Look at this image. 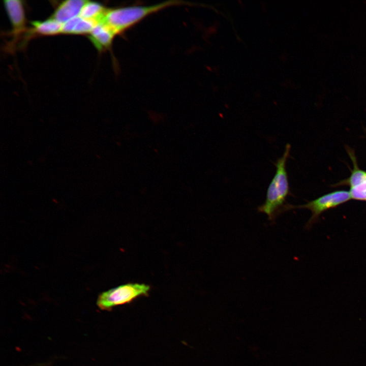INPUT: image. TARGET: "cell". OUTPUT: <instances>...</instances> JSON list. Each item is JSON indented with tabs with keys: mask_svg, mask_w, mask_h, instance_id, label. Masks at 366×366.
<instances>
[{
	"mask_svg": "<svg viewBox=\"0 0 366 366\" xmlns=\"http://www.w3.org/2000/svg\"><path fill=\"white\" fill-rule=\"evenodd\" d=\"M290 150L291 145L287 143L282 156L275 163L276 171L267 188L265 201L257 207L258 211L266 214L272 223L286 204V198L290 194L286 162Z\"/></svg>",
	"mask_w": 366,
	"mask_h": 366,
	"instance_id": "obj_1",
	"label": "cell"
},
{
	"mask_svg": "<svg viewBox=\"0 0 366 366\" xmlns=\"http://www.w3.org/2000/svg\"><path fill=\"white\" fill-rule=\"evenodd\" d=\"M184 3L187 2L171 0L150 6H133L107 9L101 21L107 24L117 35L152 13L170 6L184 4Z\"/></svg>",
	"mask_w": 366,
	"mask_h": 366,
	"instance_id": "obj_2",
	"label": "cell"
},
{
	"mask_svg": "<svg viewBox=\"0 0 366 366\" xmlns=\"http://www.w3.org/2000/svg\"><path fill=\"white\" fill-rule=\"evenodd\" d=\"M150 286L145 284L128 283L101 293L97 304L103 310H110L113 307L131 302L141 296H146Z\"/></svg>",
	"mask_w": 366,
	"mask_h": 366,
	"instance_id": "obj_3",
	"label": "cell"
},
{
	"mask_svg": "<svg viewBox=\"0 0 366 366\" xmlns=\"http://www.w3.org/2000/svg\"><path fill=\"white\" fill-rule=\"evenodd\" d=\"M350 199H351L348 191H336L324 195L302 205H293L286 203L281 209L280 214L295 208H306L310 210L312 212V216L306 225V228H309L324 211L336 207Z\"/></svg>",
	"mask_w": 366,
	"mask_h": 366,
	"instance_id": "obj_4",
	"label": "cell"
},
{
	"mask_svg": "<svg viewBox=\"0 0 366 366\" xmlns=\"http://www.w3.org/2000/svg\"><path fill=\"white\" fill-rule=\"evenodd\" d=\"M4 6L9 16L11 25L12 31L8 33L12 36L11 42V48H14L20 37L25 35L28 28L26 27V17L23 4L19 0H7L4 2Z\"/></svg>",
	"mask_w": 366,
	"mask_h": 366,
	"instance_id": "obj_5",
	"label": "cell"
},
{
	"mask_svg": "<svg viewBox=\"0 0 366 366\" xmlns=\"http://www.w3.org/2000/svg\"><path fill=\"white\" fill-rule=\"evenodd\" d=\"M353 165L349 177L345 184L350 187L349 191L351 199L366 202V171L360 169L352 150H347Z\"/></svg>",
	"mask_w": 366,
	"mask_h": 366,
	"instance_id": "obj_6",
	"label": "cell"
},
{
	"mask_svg": "<svg viewBox=\"0 0 366 366\" xmlns=\"http://www.w3.org/2000/svg\"><path fill=\"white\" fill-rule=\"evenodd\" d=\"M115 35L107 24L99 21L89 34V39L98 51H103L110 48Z\"/></svg>",
	"mask_w": 366,
	"mask_h": 366,
	"instance_id": "obj_7",
	"label": "cell"
},
{
	"mask_svg": "<svg viewBox=\"0 0 366 366\" xmlns=\"http://www.w3.org/2000/svg\"><path fill=\"white\" fill-rule=\"evenodd\" d=\"M85 2L83 0L63 1L57 5L51 18L63 24L74 18L79 16Z\"/></svg>",
	"mask_w": 366,
	"mask_h": 366,
	"instance_id": "obj_8",
	"label": "cell"
},
{
	"mask_svg": "<svg viewBox=\"0 0 366 366\" xmlns=\"http://www.w3.org/2000/svg\"><path fill=\"white\" fill-rule=\"evenodd\" d=\"M31 25L24 35L27 39L37 36H53L62 33L63 24L50 17L43 21H32Z\"/></svg>",
	"mask_w": 366,
	"mask_h": 366,
	"instance_id": "obj_9",
	"label": "cell"
},
{
	"mask_svg": "<svg viewBox=\"0 0 366 366\" xmlns=\"http://www.w3.org/2000/svg\"><path fill=\"white\" fill-rule=\"evenodd\" d=\"M107 9L101 4L92 1H86L79 16L82 18L99 22L102 18Z\"/></svg>",
	"mask_w": 366,
	"mask_h": 366,
	"instance_id": "obj_10",
	"label": "cell"
},
{
	"mask_svg": "<svg viewBox=\"0 0 366 366\" xmlns=\"http://www.w3.org/2000/svg\"><path fill=\"white\" fill-rule=\"evenodd\" d=\"M97 23L98 22L95 20L84 19L80 17L72 34L89 35Z\"/></svg>",
	"mask_w": 366,
	"mask_h": 366,
	"instance_id": "obj_11",
	"label": "cell"
},
{
	"mask_svg": "<svg viewBox=\"0 0 366 366\" xmlns=\"http://www.w3.org/2000/svg\"><path fill=\"white\" fill-rule=\"evenodd\" d=\"M80 16L74 18L63 24L62 33L64 34H72Z\"/></svg>",
	"mask_w": 366,
	"mask_h": 366,
	"instance_id": "obj_12",
	"label": "cell"
}]
</instances>
